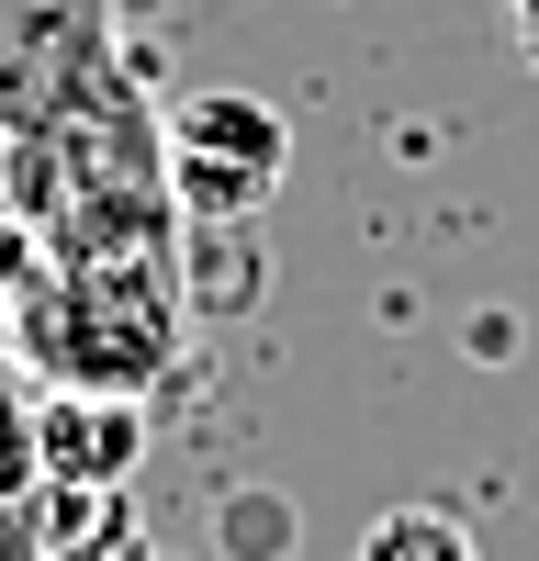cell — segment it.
<instances>
[{"label":"cell","mask_w":539,"mask_h":561,"mask_svg":"<svg viewBox=\"0 0 539 561\" xmlns=\"http://www.w3.org/2000/svg\"><path fill=\"white\" fill-rule=\"evenodd\" d=\"M0 214H23L45 259H169L180 192H169V113L147 79L90 90L79 113L0 135Z\"/></svg>","instance_id":"obj_1"},{"label":"cell","mask_w":539,"mask_h":561,"mask_svg":"<svg viewBox=\"0 0 539 561\" xmlns=\"http://www.w3.org/2000/svg\"><path fill=\"white\" fill-rule=\"evenodd\" d=\"M0 337L34 370V393H158L180 370V337H192L180 248L169 259H45Z\"/></svg>","instance_id":"obj_2"},{"label":"cell","mask_w":539,"mask_h":561,"mask_svg":"<svg viewBox=\"0 0 539 561\" xmlns=\"http://www.w3.org/2000/svg\"><path fill=\"white\" fill-rule=\"evenodd\" d=\"M124 68V0H0V135L79 113Z\"/></svg>","instance_id":"obj_3"},{"label":"cell","mask_w":539,"mask_h":561,"mask_svg":"<svg viewBox=\"0 0 539 561\" xmlns=\"http://www.w3.org/2000/svg\"><path fill=\"white\" fill-rule=\"evenodd\" d=\"M293 169V124L259 90H180L169 102V192L180 214H270Z\"/></svg>","instance_id":"obj_4"},{"label":"cell","mask_w":539,"mask_h":561,"mask_svg":"<svg viewBox=\"0 0 539 561\" xmlns=\"http://www.w3.org/2000/svg\"><path fill=\"white\" fill-rule=\"evenodd\" d=\"M34 438H45V483L124 494L147 460V393H34Z\"/></svg>","instance_id":"obj_5"},{"label":"cell","mask_w":539,"mask_h":561,"mask_svg":"<svg viewBox=\"0 0 539 561\" xmlns=\"http://www.w3.org/2000/svg\"><path fill=\"white\" fill-rule=\"evenodd\" d=\"M180 293H192V325H237L270 293L259 214H180Z\"/></svg>","instance_id":"obj_6"},{"label":"cell","mask_w":539,"mask_h":561,"mask_svg":"<svg viewBox=\"0 0 539 561\" xmlns=\"http://www.w3.org/2000/svg\"><path fill=\"white\" fill-rule=\"evenodd\" d=\"M45 528H57V561H158L147 517H135V483L124 494H79V483H45Z\"/></svg>","instance_id":"obj_7"},{"label":"cell","mask_w":539,"mask_h":561,"mask_svg":"<svg viewBox=\"0 0 539 561\" xmlns=\"http://www.w3.org/2000/svg\"><path fill=\"white\" fill-rule=\"evenodd\" d=\"M359 561H483V539L449 517V505H393V517H371Z\"/></svg>","instance_id":"obj_8"},{"label":"cell","mask_w":539,"mask_h":561,"mask_svg":"<svg viewBox=\"0 0 539 561\" xmlns=\"http://www.w3.org/2000/svg\"><path fill=\"white\" fill-rule=\"evenodd\" d=\"M45 483V438H34V393L0 382V505H23Z\"/></svg>","instance_id":"obj_9"},{"label":"cell","mask_w":539,"mask_h":561,"mask_svg":"<svg viewBox=\"0 0 539 561\" xmlns=\"http://www.w3.org/2000/svg\"><path fill=\"white\" fill-rule=\"evenodd\" d=\"M34 270H45V237H34L23 214H0V325H12V304L34 293Z\"/></svg>","instance_id":"obj_10"},{"label":"cell","mask_w":539,"mask_h":561,"mask_svg":"<svg viewBox=\"0 0 539 561\" xmlns=\"http://www.w3.org/2000/svg\"><path fill=\"white\" fill-rule=\"evenodd\" d=\"M34 494H45V483H34ZM34 494H23V505H0V561H57V528H45V505H34Z\"/></svg>","instance_id":"obj_11"},{"label":"cell","mask_w":539,"mask_h":561,"mask_svg":"<svg viewBox=\"0 0 539 561\" xmlns=\"http://www.w3.org/2000/svg\"><path fill=\"white\" fill-rule=\"evenodd\" d=\"M225 528H237V539H225V550H237V561H282V505H237V517H225Z\"/></svg>","instance_id":"obj_12"},{"label":"cell","mask_w":539,"mask_h":561,"mask_svg":"<svg viewBox=\"0 0 539 561\" xmlns=\"http://www.w3.org/2000/svg\"><path fill=\"white\" fill-rule=\"evenodd\" d=\"M506 23H517V57L539 68V0H506Z\"/></svg>","instance_id":"obj_13"}]
</instances>
